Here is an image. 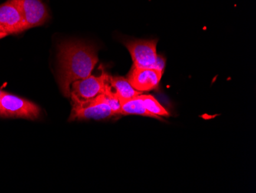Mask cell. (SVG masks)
<instances>
[{
	"label": "cell",
	"mask_w": 256,
	"mask_h": 193,
	"mask_svg": "<svg viewBox=\"0 0 256 193\" xmlns=\"http://www.w3.org/2000/svg\"><path fill=\"white\" fill-rule=\"evenodd\" d=\"M162 76V73L158 70L132 66L126 79L134 89L144 93L158 89Z\"/></svg>",
	"instance_id": "cell-8"
},
{
	"label": "cell",
	"mask_w": 256,
	"mask_h": 193,
	"mask_svg": "<svg viewBox=\"0 0 256 193\" xmlns=\"http://www.w3.org/2000/svg\"><path fill=\"white\" fill-rule=\"evenodd\" d=\"M15 1L25 21L26 30L43 25L50 18L48 8L42 0Z\"/></svg>",
	"instance_id": "cell-7"
},
{
	"label": "cell",
	"mask_w": 256,
	"mask_h": 193,
	"mask_svg": "<svg viewBox=\"0 0 256 193\" xmlns=\"http://www.w3.org/2000/svg\"><path fill=\"white\" fill-rule=\"evenodd\" d=\"M108 86L112 92L118 97L120 102L142 94V92H139L132 87L128 79L122 76H112L108 75Z\"/></svg>",
	"instance_id": "cell-9"
},
{
	"label": "cell",
	"mask_w": 256,
	"mask_h": 193,
	"mask_svg": "<svg viewBox=\"0 0 256 193\" xmlns=\"http://www.w3.org/2000/svg\"><path fill=\"white\" fill-rule=\"evenodd\" d=\"M140 97L143 101L144 105L146 110L151 114L156 116L158 119L162 120L161 117H169L170 112L164 106H161L153 96L140 94Z\"/></svg>",
	"instance_id": "cell-11"
},
{
	"label": "cell",
	"mask_w": 256,
	"mask_h": 193,
	"mask_svg": "<svg viewBox=\"0 0 256 193\" xmlns=\"http://www.w3.org/2000/svg\"><path fill=\"white\" fill-rule=\"evenodd\" d=\"M98 63L97 48L82 41H66L58 47V83L66 97H70L74 82L92 75Z\"/></svg>",
	"instance_id": "cell-1"
},
{
	"label": "cell",
	"mask_w": 256,
	"mask_h": 193,
	"mask_svg": "<svg viewBox=\"0 0 256 193\" xmlns=\"http://www.w3.org/2000/svg\"><path fill=\"white\" fill-rule=\"evenodd\" d=\"M70 120L74 119H106L120 115V103L118 97L106 86V93L93 99L78 100L71 99Z\"/></svg>",
	"instance_id": "cell-2"
},
{
	"label": "cell",
	"mask_w": 256,
	"mask_h": 193,
	"mask_svg": "<svg viewBox=\"0 0 256 193\" xmlns=\"http://www.w3.org/2000/svg\"><path fill=\"white\" fill-rule=\"evenodd\" d=\"M166 58L164 56L158 55V60H156V64H155L154 70L160 72L162 74L164 73L165 68H166Z\"/></svg>",
	"instance_id": "cell-12"
},
{
	"label": "cell",
	"mask_w": 256,
	"mask_h": 193,
	"mask_svg": "<svg viewBox=\"0 0 256 193\" xmlns=\"http://www.w3.org/2000/svg\"><path fill=\"white\" fill-rule=\"evenodd\" d=\"M108 74L102 73L99 76L90 75L74 82L71 86L70 97L78 100L93 99L106 93Z\"/></svg>",
	"instance_id": "cell-5"
},
{
	"label": "cell",
	"mask_w": 256,
	"mask_h": 193,
	"mask_svg": "<svg viewBox=\"0 0 256 193\" xmlns=\"http://www.w3.org/2000/svg\"><path fill=\"white\" fill-rule=\"evenodd\" d=\"M4 92H2V91L0 90V96H2L4 94Z\"/></svg>",
	"instance_id": "cell-14"
},
{
	"label": "cell",
	"mask_w": 256,
	"mask_h": 193,
	"mask_svg": "<svg viewBox=\"0 0 256 193\" xmlns=\"http://www.w3.org/2000/svg\"><path fill=\"white\" fill-rule=\"evenodd\" d=\"M120 115H139L146 117L154 118L158 119L156 116L151 114L146 110L144 105L143 101L139 96H135L132 99L120 101Z\"/></svg>",
	"instance_id": "cell-10"
},
{
	"label": "cell",
	"mask_w": 256,
	"mask_h": 193,
	"mask_svg": "<svg viewBox=\"0 0 256 193\" xmlns=\"http://www.w3.org/2000/svg\"><path fill=\"white\" fill-rule=\"evenodd\" d=\"M26 31L25 21L15 0L0 5V33L8 36Z\"/></svg>",
	"instance_id": "cell-6"
},
{
	"label": "cell",
	"mask_w": 256,
	"mask_h": 193,
	"mask_svg": "<svg viewBox=\"0 0 256 193\" xmlns=\"http://www.w3.org/2000/svg\"><path fill=\"white\" fill-rule=\"evenodd\" d=\"M154 40H132L124 42V46L132 56L133 66L143 69H153L158 60L156 45Z\"/></svg>",
	"instance_id": "cell-4"
},
{
	"label": "cell",
	"mask_w": 256,
	"mask_h": 193,
	"mask_svg": "<svg viewBox=\"0 0 256 193\" xmlns=\"http://www.w3.org/2000/svg\"><path fill=\"white\" fill-rule=\"evenodd\" d=\"M6 37V36L4 35V34H2V33H0V40L5 38Z\"/></svg>",
	"instance_id": "cell-13"
},
{
	"label": "cell",
	"mask_w": 256,
	"mask_h": 193,
	"mask_svg": "<svg viewBox=\"0 0 256 193\" xmlns=\"http://www.w3.org/2000/svg\"><path fill=\"white\" fill-rule=\"evenodd\" d=\"M40 112V107L31 101L7 93L0 96V116L2 117L33 120L38 119Z\"/></svg>",
	"instance_id": "cell-3"
}]
</instances>
